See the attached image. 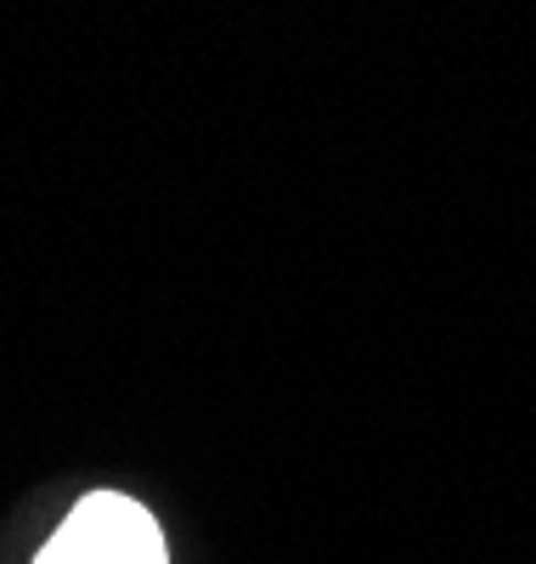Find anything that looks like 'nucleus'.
Wrapping results in <instances>:
<instances>
[{
	"instance_id": "f257e3e1",
	"label": "nucleus",
	"mask_w": 536,
	"mask_h": 564,
	"mask_svg": "<svg viewBox=\"0 0 536 564\" xmlns=\"http://www.w3.org/2000/svg\"><path fill=\"white\" fill-rule=\"evenodd\" d=\"M34 564H170V558L148 508L119 491H90L74 502V513L40 547Z\"/></svg>"
}]
</instances>
